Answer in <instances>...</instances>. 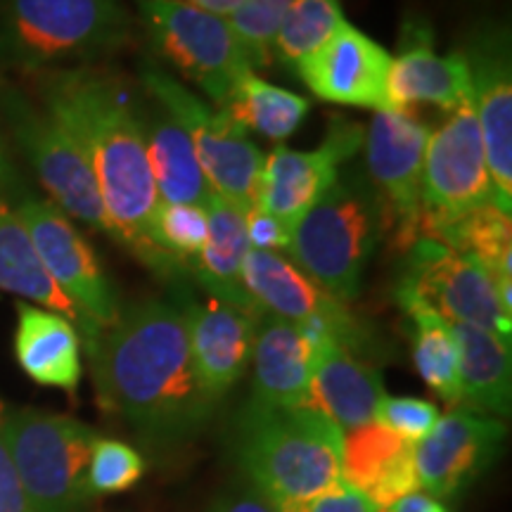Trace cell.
Listing matches in <instances>:
<instances>
[{
  "label": "cell",
  "instance_id": "4fadbf2b",
  "mask_svg": "<svg viewBox=\"0 0 512 512\" xmlns=\"http://www.w3.org/2000/svg\"><path fill=\"white\" fill-rule=\"evenodd\" d=\"M403 285L411 287L448 323L477 325L510 342L512 316L503 311L494 275L475 254L420 238L408 249Z\"/></svg>",
  "mask_w": 512,
  "mask_h": 512
},
{
  "label": "cell",
  "instance_id": "603a6c76",
  "mask_svg": "<svg viewBox=\"0 0 512 512\" xmlns=\"http://www.w3.org/2000/svg\"><path fill=\"white\" fill-rule=\"evenodd\" d=\"M413 448L380 422L342 434V479L377 505L387 508L420 489Z\"/></svg>",
  "mask_w": 512,
  "mask_h": 512
},
{
  "label": "cell",
  "instance_id": "8992f818",
  "mask_svg": "<svg viewBox=\"0 0 512 512\" xmlns=\"http://www.w3.org/2000/svg\"><path fill=\"white\" fill-rule=\"evenodd\" d=\"M0 437L19 482L41 512H79L88 496V463L98 432L86 422L12 408L0 415Z\"/></svg>",
  "mask_w": 512,
  "mask_h": 512
},
{
  "label": "cell",
  "instance_id": "f35d334b",
  "mask_svg": "<svg viewBox=\"0 0 512 512\" xmlns=\"http://www.w3.org/2000/svg\"><path fill=\"white\" fill-rule=\"evenodd\" d=\"M0 512H41L19 482L3 437H0Z\"/></svg>",
  "mask_w": 512,
  "mask_h": 512
},
{
  "label": "cell",
  "instance_id": "4316f807",
  "mask_svg": "<svg viewBox=\"0 0 512 512\" xmlns=\"http://www.w3.org/2000/svg\"><path fill=\"white\" fill-rule=\"evenodd\" d=\"M0 290L17 294V297L34 302L41 309L55 311L72 320L79 330L81 342H86V320L72 304V299L50 278L27 228L19 221L15 209L5 202H0Z\"/></svg>",
  "mask_w": 512,
  "mask_h": 512
},
{
  "label": "cell",
  "instance_id": "484cf974",
  "mask_svg": "<svg viewBox=\"0 0 512 512\" xmlns=\"http://www.w3.org/2000/svg\"><path fill=\"white\" fill-rule=\"evenodd\" d=\"M451 325L458 342V408L501 420L510 413L512 399L510 342L477 325Z\"/></svg>",
  "mask_w": 512,
  "mask_h": 512
},
{
  "label": "cell",
  "instance_id": "e0dca14e",
  "mask_svg": "<svg viewBox=\"0 0 512 512\" xmlns=\"http://www.w3.org/2000/svg\"><path fill=\"white\" fill-rule=\"evenodd\" d=\"M505 439L503 420L453 408L413 448L420 489L434 498L465 491L494 463Z\"/></svg>",
  "mask_w": 512,
  "mask_h": 512
},
{
  "label": "cell",
  "instance_id": "f546056e",
  "mask_svg": "<svg viewBox=\"0 0 512 512\" xmlns=\"http://www.w3.org/2000/svg\"><path fill=\"white\" fill-rule=\"evenodd\" d=\"M396 297H399L401 309L411 318L413 361L420 377L439 399L458 408V342L453 335V325L408 285L401 283Z\"/></svg>",
  "mask_w": 512,
  "mask_h": 512
},
{
  "label": "cell",
  "instance_id": "2e32d148",
  "mask_svg": "<svg viewBox=\"0 0 512 512\" xmlns=\"http://www.w3.org/2000/svg\"><path fill=\"white\" fill-rule=\"evenodd\" d=\"M472 79V110L484 140L486 164L503 211L512 209V64L503 29L479 31L463 50Z\"/></svg>",
  "mask_w": 512,
  "mask_h": 512
},
{
  "label": "cell",
  "instance_id": "30bf717a",
  "mask_svg": "<svg viewBox=\"0 0 512 512\" xmlns=\"http://www.w3.org/2000/svg\"><path fill=\"white\" fill-rule=\"evenodd\" d=\"M3 110L15 140L55 207L114 238L98 183L74 138L46 110H36L15 91L3 95Z\"/></svg>",
  "mask_w": 512,
  "mask_h": 512
},
{
  "label": "cell",
  "instance_id": "ffe728a7",
  "mask_svg": "<svg viewBox=\"0 0 512 512\" xmlns=\"http://www.w3.org/2000/svg\"><path fill=\"white\" fill-rule=\"evenodd\" d=\"M183 313L197 377L209 399L216 403L245 375L247 363L252 361L254 330L261 313L238 309L214 297L188 302Z\"/></svg>",
  "mask_w": 512,
  "mask_h": 512
},
{
  "label": "cell",
  "instance_id": "d6986e66",
  "mask_svg": "<svg viewBox=\"0 0 512 512\" xmlns=\"http://www.w3.org/2000/svg\"><path fill=\"white\" fill-rule=\"evenodd\" d=\"M304 330L311 344V380L306 406L323 413L342 434L373 422L377 406L387 396L380 370L361 361L328 330Z\"/></svg>",
  "mask_w": 512,
  "mask_h": 512
},
{
  "label": "cell",
  "instance_id": "7c38bea8",
  "mask_svg": "<svg viewBox=\"0 0 512 512\" xmlns=\"http://www.w3.org/2000/svg\"><path fill=\"white\" fill-rule=\"evenodd\" d=\"M484 204L501 207L475 110L472 102L465 100L448 112L427 140L422 169V233Z\"/></svg>",
  "mask_w": 512,
  "mask_h": 512
},
{
  "label": "cell",
  "instance_id": "7402d4cb",
  "mask_svg": "<svg viewBox=\"0 0 512 512\" xmlns=\"http://www.w3.org/2000/svg\"><path fill=\"white\" fill-rule=\"evenodd\" d=\"M252 401L261 408H299L309 403L311 344L302 325L261 313L254 330Z\"/></svg>",
  "mask_w": 512,
  "mask_h": 512
},
{
  "label": "cell",
  "instance_id": "9a60e30c",
  "mask_svg": "<svg viewBox=\"0 0 512 512\" xmlns=\"http://www.w3.org/2000/svg\"><path fill=\"white\" fill-rule=\"evenodd\" d=\"M361 140V128L337 119L318 150L299 152L278 145L264 162L256 207L268 211L292 230L337 181L339 169L349 157H354Z\"/></svg>",
  "mask_w": 512,
  "mask_h": 512
},
{
  "label": "cell",
  "instance_id": "ba28073f",
  "mask_svg": "<svg viewBox=\"0 0 512 512\" xmlns=\"http://www.w3.org/2000/svg\"><path fill=\"white\" fill-rule=\"evenodd\" d=\"M138 12L157 53L219 107L254 72L245 43L226 17L209 15L185 0H138Z\"/></svg>",
  "mask_w": 512,
  "mask_h": 512
},
{
  "label": "cell",
  "instance_id": "44dd1931",
  "mask_svg": "<svg viewBox=\"0 0 512 512\" xmlns=\"http://www.w3.org/2000/svg\"><path fill=\"white\" fill-rule=\"evenodd\" d=\"M408 43L392 57L387 79V110L406 112L420 102H430L451 112L472 95L470 67L463 50L439 55L427 27H406Z\"/></svg>",
  "mask_w": 512,
  "mask_h": 512
},
{
  "label": "cell",
  "instance_id": "277c9868",
  "mask_svg": "<svg viewBox=\"0 0 512 512\" xmlns=\"http://www.w3.org/2000/svg\"><path fill=\"white\" fill-rule=\"evenodd\" d=\"M382 233L380 202L354 171L339 174L299 219L287 252L311 280L347 304L361 290L363 271Z\"/></svg>",
  "mask_w": 512,
  "mask_h": 512
},
{
  "label": "cell",
  "instance_id": "52a82bcc",
  "mask_svg": "<svg viewBox=\"0 0 512 512\" xmlns=\"http://www.w3.org/2000/svg\"><path fill=\"white\" fill-rule=\"evenodd\" d=\"M140 79L147 91L155 95L159 107L188 133L216 195L245 214L256 207L266 155L247 136L245 128L235 124L228 112L211 110L207 102H202L157 64H145L140 69Z\"/></svg>",
  "mask_w": 512,
  "mask_h": 512
},
{
  "label": "cell",
  "instance_id": "7a4b0ae2",
  "mask_svg": "<svg viewBox=\"0 0 512 512\" xmlns=\"http://www.w3.org/2000/svg\"><path fill=\"white\" fill-rule=\"evenodd\" d=\"M86 354L102 406L150 444H183L216 406L192 363L181 306L159 299L126 306Z\"/></svg>",
  "mask_w": 512,
  "mask_h": 512
},
{
  "label": "cell",
  "instance_id": "b9f144b4",
  "mask_svg": "<svg viewBox=\"0 0 512 512\" xmlns=\"http://www.w3.org/2000/svg\"><path fill=\"white\" fill-rule=\"evenodd\" d=\"M185 3L195 5V8L209 12V15L228 19L242 3H245V0H185Z\"/></svg>",
  "mask_w": 512,
  "mask_h": 512
},
{
  "label": "cell",
  "instance_id": "f1b7e54d",
  "mask_svg": "<svg viewBox=\"0 0 512 512\" xmlns=\"http://www.w3.org/2000/svg\"><path fill=\"white\" fill-rule=\"evenodd\" d=\"M145 143L159 202L207 207L216 192L202 171L188 133L164 112L152 121L150 133H145Z\"/></svg>",
  "mask_w": 512,
  "mask_h": 512
},
{
  "label": "cell",
  "instance_id": "9c48e42d",
  "mask_svg": "<svg viewBox=\"0 0 512 512\" xmlns=\"http://www.w3.org/2000/svg\"><path fill=\"white\" fill-rule=\"evenodd\" d=\"M430 126L411 110L375 112L366 152L368 174L382 211V228L396 249H411L422 238V169Z\"/></svg>",
  "mask_w": 512,
  "mask_h": 512
},
{
  "label": "cell",
  "instance_id": "8fae6325",
  "mask_svg": "<svg viewBox=\"0 0 512 512\" xmlns=\"http://www.w3.org/2000/svg\"><path fill=\"white\" fill-rule=\"evenodd\" d=\"M15 214L34 240V247L48 268L55 285L72 299V304L88 325L86 349L105 328L117 320L121 306L110 280L102 271L91 242L76 230L69 216L53 202L38 197H22Z\"/></svg>",
  "mask_w": 512,
  "mask_h": 512
},
{
  "label": "cell",
  "instance_id": "74e56055",
  "mask_svg": "<svg viewBox=\"0 0 512 512\" xmlns=\"http://www.w3.org/2000/svg\"><path fill=\"white\" fill-rule=\"evenodd\" d=\"M245 223H247V240L252 249L280 254L283 249H287V245H290L292 230L264 209L259 207L249 209L245 214Z\"/></svg>",
  "mask_w": 512,
  "mask_h": 512
},
{
  "label": "cell",
  "instance_id": "4dcf8cb0",
  "mask_svg": "<svg viewBox=\"0 0 512 512\" xmlns=\"http://www.w3.org/2000/svg\"><path fill=\"white\" fill-rule=\"evenodd\" d=\"M219 110L228 112V117L245 131H256L280 143L302 126L311 102L302 95L273 86L252 72L235 86L228 102Z\"/></svg>",
  "mask_w": 512,
  "mask_h": 512
},
{
  "label": "cell",
  "instance_id": "d4e9b609",
  "mask_svg": "<svg viewBox=\"0 0 512 512\" xmlns=\"http://www.w3.org/2000/svg\"><path fill=\"white\" fill-rule=\"evenodd\" d=\"M204 211H207V240L190 273L200 280L202 290L209 297L238 309L261 313L242 283V268L247 252L252 249L247 240L245 211L223 200L221 195L211 197Z\"/></svg>",
  "mask_w": 512,
  "mask_h": 512
},
{
  "label": "cell",
  "instance_id": "1f68e13d",
  "mask_svg": "<svg viewBox=\"0 0 512 512\" xmlns=\"http://www.w3.org/2000/svg\"><path fill=\"white\" fill-rule=\"evenodd\" d=\"M344 22L339 0H292L273 41V57L297 74Z\"/></svg>",
  "mask_w": 512,
  "mask_h": 512
},
{
  "label": "cell",
  "instance_id": "e575fe53",
  "mask_svg": "<svg viewBox=\"0 0 512 512\" xmlns=\"http://www.w3.org/2000/svg\"><path fill=\"white\" fill-rule=\"evenodd\" d=\"M157 233L166 254L174 256L185 271H190L207 240V211L190 204H162L157 216Z\"/></svg>",
  "mask_w": 512,
  "mask_h": 512
},
{
  "label": "cell",
  "instance_id": "cb8c5ba5",
  "mask_svg": "<svg viewBox=\"0 0 512 512\" xmlns=\"http://www.w3.org/2000/svg\"><path fill=\"white\" fill-rule=\"evenodd\" d=\"M81 347V335L72 320L36 304H17L15 356L31 380L74 392L83 377Z\"/></svg>",
  "mask_w": 512,
  "mask_h": 512
},
{
  "label": "cell",
  "instance_id": "836d02e7",
  "mask_svg": "<svg viewBox=\"0 0 512 512\" xmlns=\"http://www.w3.org/2000/svg\"><path fill=\"white\" fill-rule=\"evenodd\" d=\"M290 5L292 0H245L228 17L230 27L245 43L254 69L268 67L273 62V41Z\"/></svg>",
  "mask_w": 512,
  "mask_h": 512
},
{
  "label": "cell",
  "instance_id": "7bdbcfd3",
  "mask_svg": "<svg viewBox=\"0 0 512 512\" xmlns=\"http://www.w3.org/2000/svg\"><path fill=\"white\" fill-rule=\"evenodd\" d=\"M12 181H15V174H12V166L5 157L3 150V140H0V202H3V195L10 190Z\"/></svg>",
  "mask_w": 512,
  "mask_h": 512
},
{
  "label": "cell",
  "instance_id": "83f0119b",
  "mask_svg": "<svg viewBox=\"0 0 512 512\" xmlns=\"http://www.w3.org/2000/svg\"><path fill=\"white\" fill-rule=\"evenodd\" d=\"M422 238L475 254L494 275L503 311L512 316V223L508 211L496 204H484L456 219L430 226Z\"/></svg>",
  "mask_w": 512,
  "mask_h": 512
},
{
  "label": "cell",
  "instance_id": "ac0fdd59",
  "mask_svg": "<svg viewBox=\"0 0 512 512\" xmlns=\"http://www.w3.org/2000/svg\"><path fill=\"white\" fill-rule=\"evenodd\" d=\"M392 55L361 29L344 22L328 43L309 57L297 76L320 100L349 107L387 110Z\"/></svg>",
  "mask_w": 512,
  "mask_h": 512
},
{
  "label": "cell",
  "instance_id": "8d00e7d4",
  "mask_svg": "<svg viewBox=\"0 0 512 512\" xmlns=\"http://www.w3.org/2000/svg\"><path fill=\"white\" fill-rule=\"evenodd\" d=\"M280 512H377V505L354 489V486L339 479L328 489L318 491L302 501H290L278 505Z\"/></svg>",
  "mask_w": 512,
  "mask_h": 512
},
{
  "label": "cell",
  "instance_id": "60d3db41",
  "mask_svg": "<svg viewBox=\"0 0 512 512\" xmlns=\"http://www.w3.org/2000/svg\"><path fill=\"white\" fill-rule=\"evenodd\" d=\"M377 512H448V510L439 498H434L427 494V491L418 489L413 491V494L394 501L392 505H387V508H380Z\"/></svg>",
  "mask_w": 512,
  "mask_h": 512
},
{
  "label": "cell",
  "instance_id": "5bb4252c",
  "mask_svg": "<svg viewBox=\"0 0 512 512\" xmlns=\"http://www.w3.org/2000/svg\"><path fill=\"white\" fill-rule=\"evenodd\" d=\"M242 283L261 313L292 320L304 328L328 330L349 351L368 344L366 330L347 304L325 292L283 254L249 249L242 268Z\"/></svg>",
  "mask_w": 512,
  "mask_h": 512
},
{
  "label": "cell",
  "instance_id": "6da1fadb",
  "mask_svg": "<svg viewBox=\"0 0 512 512\" xmlns=\"http://www.w3.org/2000/svg\"><path fill=\"white\" fill-rule=\"evenodd\" d=\"M43 110L60 124L91 166L114 240L162 278L185 273L159 242V202L145 128L119 79L95 69H55L41 79Z\"/></svg>",
  "mask_w": 512,
  "mask_h": 512
},
{
  "label": "cell",
  "instance_id": "d6a6232c",
  "mask_svg": "<svg viewBox=\"0 0 512 512\" xmlns=\"http://www.w3.org/2000/svg\"><path fill=\"white\" fill-rule=\"evenodd\" d=\"M145 475V460L133 446L117 439H98L88 463V496L124 494Z\"/></svg>",
  "mask_w": 512,
  "mask_h": 512
},
{
  "label": "cell",
  "instance_id": "3957f363",
  "mask_svg": "<svg viewBox=\"0 0 512 512\" xmlns=\"http://www.w3.org/2000/svg\"><path fill=\"white\" fill-rule=\"evenodd\" d=\"M235 453L254 489L275 505L302 501L342 479V432L311 406L249 403L238 422Z\"/></svg>",
  "mask_w": 512,
  "mask_h": 512
},
{
  "label": "cell",
  "instance_id": "ab89813d",
  "mask_svg": "<svg viewBox=\"0 0 512 512\" xmlns=\"http://www.w3.org/2000/svg\"><path fill=\"white\" fill-rule=\"evenodd\" d=\"M211 512H280L271 498L261 494L259 489H240L230 491L211 508Z\"/></svg>",
  "mask_w": 512,
  "mask_h": 512
},
{
  "label": "cell",
  "instance_id": "d590c367",
  "mask_svg": "<svg viewBox=\"0 0 512 512\" xmlns=\"http://www.w3.org/2000/svg\"><path fill=\"white\" fill-rule=\"evenodd\" d=\"M439 415V408L430 401L411 399V396H384L377 406L375 422L408 439L411 444H418L437 425Z\"/></svg>",
  "mask_w": 512,
  "mask_h": 512
},
{
  "label": "cell",
  "instance_id": "5b68a950",
  "mask_svg": "<svg viewBox=\"0 0 512 512\" xmlns=\"http://www.w3.org/2000/svg\"><path fill=\"white\" fill-rule=\"evenodd\" d=\"M133 19L117 0H3L0 60L24 69L95 60L131 41Z\"/></svg>",
  "mask_w": 512,
  "mask_h": 512
}]
</instances>
